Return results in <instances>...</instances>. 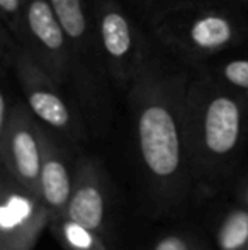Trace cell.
Segmentation results:
<instances>
[{
    "label": "cell",
    "instance_id": "obj_12",
    "mask_svg": "<svg viewBox=\"0 0 248 250\" xmlns=\"http://www.w3.org/2000/svg\"><path fill=\"white\" fill-rule=\"evenodd\" d=\"M212 242L216 250H247L248 208L238 201L223 208L212 223Z\"/></svg>",
    "mask_w": 248,
    "mask_h": 250
},
{
    "label": "cell",
    "instance_id": "obj_11",
    "mask_svg": "<svg viewBox=\"0 0 248 250\" xmlns=\"http://www.w3.org/2000/svg\"><path fill=\"white\" fill-rule=\"evenodd\" d=\"M43 164L39 174V196L51 218L65 214L75 182L80 150L53 129L41 125Z\"/></svg>",
    "mask_w": 248,
    "mask_h": 250
},
{
    "label": "cell",
    "instance_id": "obj_7",
    "mask_svg": "<svg viewBox=\"0 0 248 250\" xmlns=\"http://www.w3.org/2000/svg\"><path fill=\"white\" fill-rule=\"evenodd\" d=\"M50 223L41 196L0 168V250H33Z\"/></svg>",
    "mask_w": 248,
    "mask_h": 250
},
{
    "label": "cell",
    "instance_id": "obj_4",
    "mask_svg": "<svg viewBox=\"0 0 248 250\" xmlns=\"http://www.w3.org/2000/svg\"><path fill=\"white\" fill-rule=\"evenodd\" d=\"M70 41L73 56L75 101L87 125L94 131L107 126L111 118L109 80L104 53L100 48L95 21L89 0H50Z\"/></svg>",
    "mask_w": 248,
    "mask_h": 250
},
{
    "label": "cell",
    "instance_id": "obj_1",
    "mask_svg": "<svg viewBox=\"0 0 248 250\" xmlns=\"http://www.w3.org/2000/svg\"><path fill=\"white\" fill-rule=\"evenodd\" d=\"M189 82L187 72L150 48L126 90L139 168L158 214L179 213L195 198L186 126Z\"/></svg>",
    "mask_w": 248,
    "mask_h": 250
},
{
    "label": "cell",
    "instance_id": "obj_13",
    "mask_svg": "<svg viewBox=\"0 0 248 250\" xmlns=\"http://www.w3.org/2000/svg\"><path fill=\"white\" fill-rule=\"evenodd\" d=\"M50 230L65 250H113L109 237L73 220L68 214L51 218Z\"/></svg>",
    "mask_w": 248,
    "mask_h": 250
},
{
    "label": "cell",
    "instance_id": "obj_19",
    "mask_svg": "<svg viewBox=\"0 0 248 250\" xmlns=\"http://www.w3.org/2000/svg\"><path fill=\"white\" fill-rule=\"evenodd\" d=\"M229 3H235V5H242V7H247L248 9V0H226Z\"/></svg>",
    "mask_w": 248,
    "mask_h": 250
},
{
    "label": "cell",
    "instance_id": "obj_8",
    "mask_svg": "<svg viewBox=\"0 0 248 250\" xmlns=\"http://www.w3.org/2000/svg\"><path fill=\"white\" fill-rule=\"evenodd\" d=\"M20 43L58 82L72 89L73 56L65 29L50 0H27Z\"/></svg>",
    "mask_w": 248,
    "mask_h": 250
},
{
    "label": "cell",
    "instance_id": "obj_6",
    "mask_svg": "<svg viewBox=\"0 0 248 250\" xmlns=\"http://www.w3.org/2000/svg\"><path fill=\"white\" fill-rule=\"evenodd\" d=\"M106 60L111 82L128 90L139 65L150 51V43L133 22L119 0H89Z\"/></svg>",
    "mask_w": 248,
    "mask_h": 250
},
{
    "label": "cell",
    "instance_id": "obj_17",
    "mask_svg": "<svg viewBox=\"0 0 248 250\" xmlns=\"http://www.w3.org/2000/svg\"><path fill=\"white\" fill-rule=\"evenodd\" d=\"M235 201H238L240 204H243L248 208V172L238 181L235 189Z\"/></svg>",
    "mask_w": 248,
    "mask_h": 250
},
{
    "label": "cell",
    "instance_id": "obj_14",
    "mask_svg": "<svg viewBox=\"0 0 248 250\" xmlns=\"http://www.w3.org/2000/svg\"><path fill=\"white\" fill-rule=\"evenodd\" d=\"M206 73L228 89L248 96V58H231L214 65Z\"/></svg>",
    "mask_w": 248,
    "mask_h": 250
},
{
    "label": "cell",
    "instance_id": "obj_5",
    "mask_svg": "<svg viewBox=\"0 0 248 250\" xmlns=\"http://www.w3.org/2000/svg\"><path fill=\"white\" fill-rule=\"evenodd\" d=\"M26 104L36 119L46 128L78 148L89 136V125L76 101L63 94V87L39 65L36 58L19 43L12 62Z\"/></svg>",
    "mask_w": 248,
    "mask_h": 250
},
{
    "label": "cell",
    "instance_id": "obj_2",
    "mask_svg": "<svg viewBox=\"0 0 248 250\" xmlns=\"http://www.w3.org/2000/svg\"><path fill=\"white\" fill-rule=\"evenodd\" d=\"M186 126L195 196H212L229 181L248 140V96L209 73L191 77Z\"/></svg>",
    "mask_w": 248,
    "mask_h": 250
},
{
    "label": "cell",
    "instance_id": "obj_10",
    "mask_svg": "<svg viewBox=\"0 0 248 250\" xmlns=\"http://www.w3.org/2000/svg\"><path fill=\"white\" fill-rule=\"evenodd\" d=\"M65 214L106 237H113V189L100 158L78 153L75 182Z\"/></svg>",
    "mask_w": 248,
    "mask_h": 250
},
{
    "label": "cell",
    "instance_id": "obj_16",
    "mask_svg": "<svg viewBox=\"0 0 248 250\" xmlns=\"http://www.w3.org/2000/svg\"><path fill=\"white\" fill-rule=\"evenodd\" d=\"M27 0H0V16L2 24L20 40L24 27V12H26Z\"/></svg>",
    "mask_w": 248,
    "mask_h": 250
},
{
    "label": "cell",
    "instance_id": "obj_18",
    "mask_svg": "<svg viewBox=\"0 0 248 250\" xmlns=\"http://www.w3.org/2000/svg\"><path fill=\"white\" fill-rule=\"evenodd\" d=\"M129 2H131L133 5L141 7V9H145V10H152L153 7L156 5V2H158V0H129Z\"/></svg>",
    "mask_w": 248,
    "mask_h": 250
},
{
    "label": "cell",
    "instance_id": "obj_9",
    "mask_svg": "<svg viewBox=\"0 0 248 250\" xmlns=\"http://www.w3.org/2000/svg\"><path fill=\"white\" fill-rule=\"evenodd\" d=\"M43 164L41 123L27 104L17 102L5 128L0 129V168L24 188L39 194Z\"/></svg>",
    "mask_w": 248,
    "mask_h": 250
},
{
    "label": "cell",
    "instance_id": "obj_15",
    "mask_svg": "<svg viewBox=\"0 0 248 250\" xmlns=\"http://www.w3.org/2000/svg\"><path fill=\"white\" fill-rule=\"evenodd\" d=\"M150 250H209V247L199 235L179 230L158 237Z\"/></svg>",
    "mask_w": 248,
    "mask_h": 250
},
{
    "label": "cell",
    "instance_id": "obj_20",
    "mask_svg": "<svg viewBox=\"0 0 248 250\" xmlns=\"http://www.w3.org/2000/svg\"><path fill=\"white\" fill-rule=\"evenodd\" d=\"M247 250H248V249H247Z\"/></svg>",
    "mask_w": 248,
    "mask_h": 250
},
{
    "label": "cell",
    "instance_id": "obj_3",
    "mask_svg": "<svg viewBox=\"0 0 248 250\" xmlns=\"http://www.w3.org/2000/svg\"><path fill=\"white\" fill-rule=\"evenodd\" d=\"M155 38L192 65L240 44L245 26L238 14L214 0H162L150 10Z\"/></svg>",
    "mask_w": 248,
    "mask_h": 250
}]
</instances>
